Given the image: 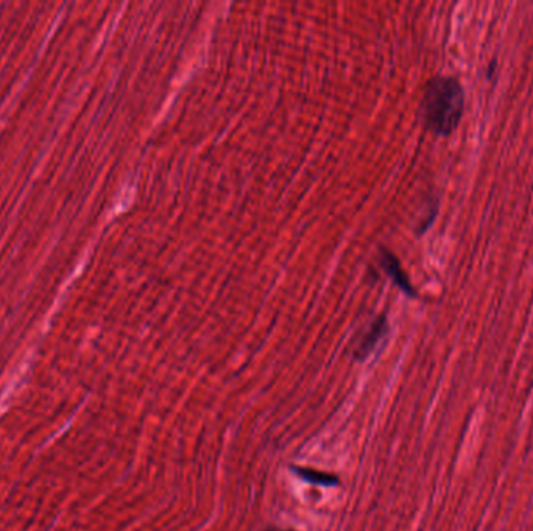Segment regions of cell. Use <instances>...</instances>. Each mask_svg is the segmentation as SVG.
Instances as JSON below:
<instances>
[{"label": "cell", "instance_id": "1", "mask_svg": "<svg viewBox=\"0 0 533 531\" xmlns=\"http://www.w3.org/2000/svg\"><path fill=\"white\" fill-rule=\"evenodd\" d=\"M465 106V94L454 77H433L424 89L422 119L432 133L446 136L456 130Z\"/></svg>", "mask_w": 533, "mask_h": 531}, {"label": "cell", "instance_id": "5", "mask_svg": "<svg viewBox=\"0 0 533 531\" xmlns=\"http://www.w3.org/2000/svg\"><path fill=\"white\" fill-rule=\"evenodd\" d=\"M266 531H295V530H281V528H266Z\"/></svg>", "mask_w": 533, "mask_h": 531}, {"label": "cell", "instance_id": "4", "mask_svg": "<svg viewBox=\"0 0 533 531\" xmlns=\"http://www.w3.org/2000/svg\"><path fill=\"white\" fill-rule=\"evenodd\" d=\"M296 476L300 477L301 480H305L307 483H314V485H320V487H334L339 483V478L328 474V472H323V470L311 469V468H300V466H292Z\"/></svg>", "mask_w": 533, "mask_h": 531}, {"label": "cell", "instance_id": "2", "mask_svg": "<svg viewBox=\"0 0 533 531\" xmlns=\"http://www.w3.org/2000/svg\"><path fill=\"white\" fill-rule=\"evenodd\" d=\"M385 333H387V320H385V316H379L372 323V326L368 327L367 333L357 344L354 351L355 359H367L368 355L372 354L373 349L376 348L379 340L385 335Z\"/></svg>", "mask_w": 533, "mask_h": 531}, {"label": "cell", "instance_id": "3", "mask_svg": "<svg viewBox=\"0 0 533 531\" xmlns=\"http://www.w3.org/2000/svg\"><path fill=\"white\" fill-rule=\"evenodd\" d=\"M381 262H383V270H385L387 275L393 279V283L396 284L401 290H404L407 294L415 296V292H413V288H412L411 281L407 279L406 273L401 268L400 260L396 259L392 253L383 249Z\"/></svg>", "mask_w": 533, "mask_h": 531}]
</instances>
